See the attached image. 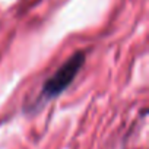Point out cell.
<instances>
[{"instance_id":"6da1fadb","label":"cell","mask_w":149,"mask_h":149,"mask_svg":"<svg viewBox=\"0 0 149 149\" xmlns=\"http://www.w3.org/2000/svg\"><path fill=\"white\" fill-rule=\"evenodd\" d=\"M86 61V53L84 50L74 51L51 76L44 82L41 92H40V101H50L57 97H60L74 81V78L79 74L84 64Z\"/></svg>"}]
</instances>
